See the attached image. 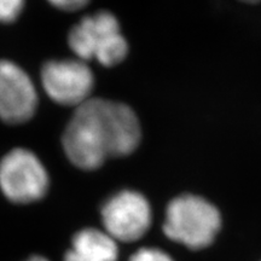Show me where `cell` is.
Instances as JSON below:
<instances>
[{
    "mask_svg": "<svg viewBox=\"0 0 261 261\" xmlns=\"http://www.w3.org/2000/svg\"><path fill=\"white\" fill-rule=\"evenodd\" d=\"M128 261H174L173 257L159 248H140Z\"/></svg>",
    "mask_w": 261,
    "mask_h": 261,
    "instance_id": "obj_10",
    "label": "cell"
},
{
    "mask_svg": "<svg viewBox=\"0 0 261 261\" xmlns=\"http://www.w3.org/2000/svg\"><path fill=\"white\" fill-rule=\"evenodd\" d=\"M41 83L52 100L76 109L91 99L94 77L86 62L81 60L50 61L41 69Z\"/></svg>",
    "mask_w": 261,
    "mask_h": 261,
    "instance_id": "obj_6",
    "label": "cell"
},
{
    "mask_svg": "<svg viewBox=\"0 0 261 261\" xmlns=\"http://www.w3.org/2000/svg\"><path fill=\"white\" fill-rule=\"evenodd\" d=\"M50 179L40 160L27 149L17 148L0 161V189L14 203L28 204L46 195Z\"/></svg>",
    "mask_w": 261,
    "mask_h": 261,
    "instance_id": "obj_4",
    "label": "cell"
},
{
    "mask_svg": "<svg viewBox=\"0 0 261 261\" xmlns=\"http://www.w3.org/2000/svg\"><path fill=\"white\" fill-rule=\"evenodd\" d=\"M260 261H261V260H260Z\"/></svg>",
    "mask_w": 261,
    "mask_h": 261,
    "instance_id": "obj_13",
    "label": "cell"
},
{
    "mask_svg": "<svg viewBox=\"0 0 261 261\" xmlns=\"http://www.w3.org/2000/svg\"><path fill=\"white\" fill-rule=\"evenodd\" d=\"M52 5H55L56 8H60L61 10H65V11H75V10H79L84 6L87 5L86 2L83 0H60V2H52Z\"/></svg>",
    "mask_w": 261,
    "mask_h": 261,
    "instance_id": "obj_11",
    "label": "cell"
},
{
    "mask_svg": "<svg viewBox=\"0 0 261 261\" xmlns=\"http://www.w3.org/2000/svg\"><path fill=\"white\" fill-rule=\"evenodd\" d=\"M68 44L79 60H97L104 67L121 63L128 54V44L120 31L119 21L108 11L81 19L70 29Z\"/></svg>",
    "mask_w": 261,
    "mask_h": 261,
    "instance_id": "obj_3",
    "label": "cell"
},
{
    "mask_svg": "<svg viewBox=\"0 0 261 261\" xmlns=\"http://www.w3.org/2000/svg\"><path fill=\"white\" fill-rule=\"evenodd\" d=\"M223 228V215L213 202L195 194L174 197L166 208L163 233L191 250L211 247Z\"/></svg>",
    "mask_w": 261,
    "mask_h": 261,
    "instance_id": "obj_2",
    "label": "cell"
},
{
    "mask_svg": "<svg viewBox=\"0 0 261 261\" xmlns=\"http://www.w3.org/2000/svg\"><path fill=\"white\" fill-rule=\"evenodd\" d=\"M24 3L22 0H0V23L14 22L22 12Z\"/></svg>",
    "mask_w": 261,
    "mask_h": 261,
    "instance_id": "obj_9",
    "label": "cell"
},
{
    "mask_svg": "<svg viewBox=\"0 0 261 261\" xmlns=\"http://www.w3.org/2000/svg\"><path fill=\"white\" fill-rule=\"evenodd\" d=\"M25 261H48V260H47V259H45V257H42V256L35 255V256L29 257V259H28V260H25Z\"/></svg>",
    "mask_w": 261,
    "mask_h": 261,
    "instance_id": "obj_12",
    "label": "cell"
},
{
    "mask_svg": "<svg viewBox=\"0 0 261 261\" xmlns=\"http://www.w3.org/2000/svg\"><path fill=\"white\" fill-rule=\"evenodd\" d=\"M103 226L116 242L132 243L146 234L152 221L149 201L137 191L125 190L103 204Z\"/></svg>",
    "mask_w": 261,
    "mask_h": 261,
    "instance_id": "obj_5",
    "label": "cell"
},
{
    "mask_svg": "<svg viewBox=\"0 0 261 261\" xmlns=\"http://www.w3.org/2000/svg\"><path fill=\"white\" fill-rule=\"evenodd\" d=\"M37 108V90L28 74L14 62L0 60V120L9 125L24 123Z\"/></svg>",
    "mask_w": 261,
    "mask_h": 261,
    "instance_id": "obj_7",
    "label": "cell"
},
{
    "mask_svg": "<svg viewBox=\"0 0 261 261\" xmlns=\"http://www.w3.org/2000/svg\"><path fill=\"white\" fill-rule=\"evenodd\" d=\"M140 139L138 116L128 106L91 98L75 109L63 132L62 145L74 166L92 171L108 159L130 155Z\"/></svg>",
    "mask_w": 261,
    "mask_h": 261,
    "instance_id": "obj_1",
    "label": "cell"
},
{
    "mask_svg": "<svg viewBox=\"0 0 261 261\" xmlns=\"http://www.w3.org/2000/svg\"><path fill=\"white\" fill-rule=\"evenodd\" d=\"M117 242L106 231L84 228L75 233L64 261H117Z\"/></svg>",
    "mask_w": 261,
    "mask_h": 261,
    "instance_id": "obj_8",
    "label": "cell"
}]
</instances>
